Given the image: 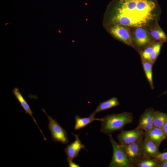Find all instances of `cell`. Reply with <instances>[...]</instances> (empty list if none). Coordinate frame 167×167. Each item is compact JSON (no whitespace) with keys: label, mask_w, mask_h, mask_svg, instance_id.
I'll return each mask as SVG.
<instances>
[{"label":"cell","mask_w":167,"mask_h":167,"mask_svg":"<svg viewBox=\"0 0 167 167\" xmlns=\"http://www.w3.org/2000/svg\"><path fill=\"white\" fill-rule=\"evenodd\" d=\"M155 110L153 108L147 109L140 116L138 126L144 131L149 130L154 127L153 116Z\"/></svg>","instance_id":"obj_8"},{"label":"cell","mask_w":167,"mask_h":167,"mask_svg":"<svg viewBox=\"0 0 167 167\" xmlns=\"http://www.w3.org/2000/svg\"><path fill=\"white\" fill-rule=\"evenodd\" d=\"M117 136L121 144H128L141 142L143 140L145 131L138 125L135 129L130 131L122 130Z\"/></svg>","instance_id":"obj_5"},{"label":"cell","mask_w":167,"mask_h":167,"mask_svg":"<svg viewBox=\"0 0 167 167\" xmlns=\"http://www.w3.org/2000/svg\"><path fill=\"white\" fill-rule=\"evenodd\" d=\"M112 145L113 154L112 160L108 167H132L124 150L112 137V135H109Z\"/></svg>","instance_id":"obj_3"},{"label":"cell","mask_w":167,"mask_h":167,"mask_svg":"<svg viewBox=\"0 0 167 167\" xmlns=\"http://www.w3.org/2000/svg\"><path fill=\"white\" fill-rule=\"evenodd\" d=\"M163 42H159L153 45L152 51L150 54L148 61L154 64L159 54Z\"/></svg>","instance_id":"obj_20"},{"label":"cell","mask_w":167,"mask_h":167,"mask_svg":"<svg viewBox=\"0 0 167 167\" xmlns=\"http://www.w3.org/2000/svg\"><path fill=\"white\" fill-rule=\"evenodd\" d=\"M13 92L15 97L20 104L25 113L28 114L32 118L34 123L38 128L43 135L44 139L45 140H46V138L45 137L42 131L38 126L36 120L33 116V112L30 109L28 104L22 95L19 89L18 88L15 87L13 89Z\"/></svg>","instance_id":"obj_12"},{"label":"cell","mask_w":167,"mask_h":167,"mask_svg":"<svg viewBox=\"0 0 167 167\" xmlns=\"http://www.w3.org/2000/svg\"><path fill=\"white\" fill-rule=\"evenodd\" d=\"M73 160L67 158L66 160L68 163L69 166V167H79V165L76 164L74 163L73 161Z\"/></svg>","instance_id":"obj_22"},{"label":"cell","mask_w":167,"mask_h":167,"mask_svg":"<svg viewBox=\"0 0 167 167\" xmlns=\"http://www.w3.org/2000/svg\"><path fill=\"white\" fill-rule=\"evenodd\" d=\"M143 68L147 79L151 89H154L152 67L153 65L151 62L142 59Z\"/></svg>","instance_id":"obj_16"},{"label":"cell","mask_w":167,"mask_h":167,"mask_svg":"<svg viewBox=\"0 0 167 167\" xmlns=\"http://www.w3.org/2000/svg\"><path fill=\"white\" fill-rule=\"evenodd\" d=\"M75 125L74 130H79L90 124L94 121H101V118H95L94 116L91 114L89 117L86 118H81L79 115L75 116Z\"/></svg>","instance_id":"obj_15"},{"label":"cell","mask_w":167,"mask_h":167,"mask_svg":"<svg viewBox=\"0 0 167 167\" xmlns=\"http://www.w3.org/2000/svg\"><path fill=\"white\" fill-rule=\"evenodd\" d=\"M135 36L136 44L139 47L145 46L151 41L147 31L141 27H138L135 30Z\"/></svg>","instance_id":"obj_13"},{"label":"cell","mask_w":167,"mask_h":167,"mask_svg":"<svg viewBox=\"0 0 167 167\" xmlns=\"http://www.w3.org/2000/svg\"><path fill=\"white\" fill-rule=\"evenodd\" d=\"M112 20L118 25L141 27L153 20L158 9L156 0H113Z\"/></svg>","instance_id":"obj_1"},{"label":"cell","mask_w":167,"mask_h":167,"mask_svg":"<svg viewBox=\"0 0 167 167\" xmlns=\"http://www.w3.org/2000/svg\"><path fill=\"white\" fill-rule=\"evenodd\" d=\"M154 159L158 161H161L167 160V152L164 153H159Z\"/></svg>","instance_id":"obj_21"},{"label":"cell","mask_w":167,"mask_h":167,"mask_svg":"<svg viewBox=\"0 0 167 167\" xmlns=\"http://www.w3.org/2000/svg\"><path fill=\"white\" fill-rule=\"evenodd\" d=\"M159 161L154 159H141L136 165V167H159Z\"/></svg>","instance_id":"obj_18"},{"label":"cell","mask_w":167,"mask_h":167,"mask_svg":"<svg viewBox=\"0 0 167 167\" xmlns=\"http://www.w3.org/2000/svg\"><path fill=\"white\" fill-rule=\"evenodd\" d=\"M119 105L118 99L116 97H113L107 101L101 102L95 111L91 114L94 116L95 114L98 112L117 106Z\"/></svg>","instance_id":"obj_14"},{"label":"cell","mask_w":167,"mask_h":167,"mask_svg":"<svg viewBox=\"0 0 167 167\" xmlns=\"http://www.w3.org/2000/svg\"><path fill=\"white\" fill-rule=\"evenodd\" d=\"M162 128L165 133L167 135V121L165 124Z\"/></svg>","instance_id":"obj_24"},{"label":"cell","mask_w":167,"mask_h":167,"mask_svg":"<svg viewBox=\"0 0 167 167\" xmlns=\"http://www.w3.org/2000/svg\"><path fill=\"white\" fill-rule=\"evenodd\" d=\"M72 134L75 138L74 141L68 145L64 149V152L68 158L73 160L77 157L80 150L82 149H86L85 146L83 144L79 139V135L72 133Z\"/></svg>","instance_id":"obj_10"},{"label":"cell","mask_w":167,"mask_h":167,"mask_svg":"<svg viewBox=\"0 0 167 167\" xmlns=\"http://www.w3.org/2000/svg\"><path fill=\"white\" fill-rule=\"evenodd\" d=\"M167 167V160L159 161V167Z\"/></svg>","instance_id":"obj_23"},{"label":"cell","mask_w":167,"mask_h":167,"mask_svg":"<svg viewBox=\"0 0 167 167\" xmlns=\"http://www.w3.org/2000/svg\"><path fill=\"white\" fill-rule=\"evenodd\" d=\"M150 34L154 38L159 42H167V36L159 28L152 31Z\"/></svg>","instance_id":"obj_19"},{"label":"cell","mask_w":167,"mask_h":167,"mask_svg":"<svg viewBox=\"0 0 167 167\" xmlns=\"http://www.w3.org/2000/svg\"><path fill=\"white\" fill-rule=\"evenodd\" d=\"M153 121L154 126L162 128L167 121V113L158 110L155 111Z\"/></svg>","instance_id":"obj_17"},{"label":"cell","mask_w":167,"mask_h":167,"mask_svg":"<svg viewBox=\"0 0 167 167\" xmlns=\"http://www.w3.org/2000/svg\"><path fill=\"white\" fill-rule=\"evenodd\" d=\"M142 159H154L160 153L159 147L152 141L144 139L141 142Z\"/></svg>","instance_id":"obj_7"},{"label":"cell","mask_w":167,"mask_h":167,"mask_svg":"<svg viewBox=\"0 0 167 167\" xmlns=\"http://www.w3.org/2000/svg\"><path fill=\"white\" fill-rule=\"evenodd\" d=\"M133 119V114L130 112L108 114L101 118V132L109 136L115 131L123 130L124 126L131 123Z\"/></svg>","instance_id":"obj_2"},{"label":"cell","mask_w":167,"mask_h":167,"mask_svg":"<svg viewBox=\"0 0 167 167\" xmlns=\"http://www.w3.org/2000/svg\"><path fill=\"white\" fill-rule=\"evenodd\" d=\"M43 111L47 116L49 121L48 128L51 133L53 140L55 142H60L63 144H67L69 142L66 131L51 116L48 115L44 109Z\"/></svg>","instance_id":"obj_4"},{"label":"cell","mask_w":167,"mask_h":167,"mask_svg":"<svg viewBox=\"0 0 167 167\" xmlns=\"http://www.w3.org/2000/svg\"><path fill=\"white\" fill-rule=\"evenodd\" d=\"M144 137V139L152 141L159 147L161 143L167 138V135L162 128L154 126L145 131Z\"/></svg>","instance_id":"obj_9"},{"label":"cell","mask_w":167,"mask_h":167,"mask_svg":"<svg viewBox=\"0 0 167 167\" xmlns=\"http://www.w3.org/2000/svg\"><path fill=\"white\" fill-rule=\"evenodd\" d=\"M111 33L119 40L128 45L132 44L131 36L128 30L120 25L113 26L110 30Z\"/></svg>","instance_id":"obj_11"},{"label":"cell","mask_w":167,"mask_h":167,"mask_svg":"<svg viewBox=\"0 0 167 167\" xmlns=\"http://www.w3.org/2000/svg\"><path fill=\"white\" fill-rule=\"evenodd\" d=\"M141 142L133 143L128 144H121L125 152L132 167L142 159Z\"/></svg>","instance_id":"obj_6"}]
</instances>
